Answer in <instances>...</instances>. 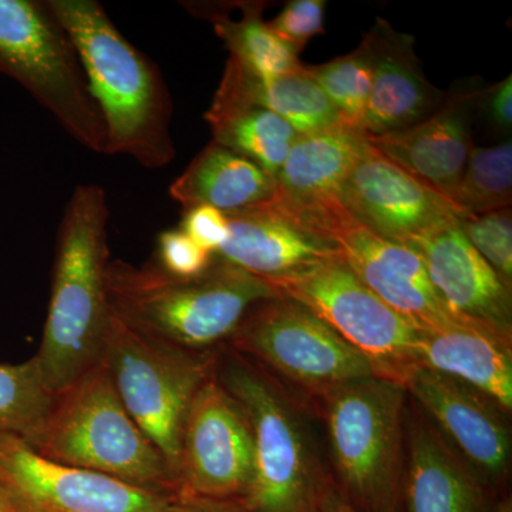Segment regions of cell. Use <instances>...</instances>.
<instances>
[{"mask_svg":"<svg viewBox=\"0 0 512 512\" xmlns=\"http://www.w3.org/2000/svg\"><path fill=\"white\" fill-rule=\"evenodd\" d=\"M72 40L106 128L107 156L150 170L177 156L174 104L163 74L111 22L96 0H46Z\"/></svg>","mask_w":512,"mask_h":512,"instance_id":"obj_1","label":"cell"},{"mask_svg":"<svg viewBox=\"0 0 512 512\" xmlns=\"http://www.w3.org/2000/svg\"><path fill=\"white\" fill-rule=\"evenodd\" d=\"M109 221L103 187L74 188L57 231L49 308L36 355L55 393L99 365L103 356L111 316L106 295Z\"/></svg>","mask_w":512,"mask_h":512,"instance_id":"obj_2","label":"cell"},{"mask_svg":"<svg viewBox=\"0 0 512 512\" xmlns=\"http://www.w3.org/2000/svg\"><path fill=\"white\" fill-rule=\"evenodd\" d=\"M106 295L111 315L127 328L204 352L228 342L256 303L284 293L214 255L211 268L194 279L174 278L154 264L114 259L107 265Z\"/></svg>","mask_w":512,"mask_h":512,"instance_id":"obj_3","label":"cell"},{"mask_svg":"<svg viewBox=\"0 0 512 512\" xmlns=\"http://www.w3.org/2000/svg\"><path fill=\"white\" fill-rule=\"evenodd\" d=\"M218 350L215 376L244 410L254 440V470L242 503L248 512H320L335 488L302 407L262 367Z\"/></svg>","mask_w":512,"mask_h":512,"instance_id":"obj_4","label":"cell"},{"mask_svg":"<svg viewBox=\"0 0 512 512\" xmlns=\"http://www.w3.org/2000/svg\"><path fill=\"white\" fill-rule=\"evenodd\" d=\"M407 399L402 383L383 376L350 380L313 399L336 491L357 511L400 512Z\"/></svg>","mask_w":512,"mask_h":512,"instance_id":"obj_5","label":"cell"},{"mask_svg":"<svg viewBox=\"0 0 512 512\" xmlns=\"http://www.w3.org/2000/svg\"><path fill=\"white\" fill-rule=\"evenodd\" d=\"M26 444L56 463L171 497L180 491L163 454L128 414L101 362L56 393L42 427Z\"/></svg>","mask_w":512,"mask_h":512,"instance_id":"obj_6","label":"cell"},{"mask_svg":"<svg viewBox=\"0 0 512 512\" xmlns=\"http://www.w3.org/2000/svg\"><path fill=\"white\" fill-rule=\"evenodd\" d=\"M0 74L20 84L80 146L106 154V128L82 63L46 2L0 0Z\"/></svg>","mask_w":512,"mask_h":512,"instance_id":"obj_7","label":"cell"},{"mask_svg":"<svg viewBox=\"0 0 512 512\" xmlns=\"http://www.w3.org/2000/svg\"><path fill=\"white\" fill-rule=\"evenodd\" d=\"M217 353L158 342L110 316L101 363L128 414L163 454L177 484L185 419L195 394L214 375Z\"/></svg>","mask_w":512,"mask_h":512,"instance_id":"obj_8","label":"cell"},{"mask_svg":"<svg viewBox=\"0 0 512 512\" xmlns=\"http://www.w3.org/2000/svg\"><path fill=\"white\" fill-rule=\"evenodd\" d=\"M227 346L312 400L350 380L380 376L325 320L285 295L256 303Z\"/></svg>","mask_w":512,"mask_h":512,"instance_id":"obj_9","label":"cell"},{"mask_svg":"<svg viewBox=\"0 0 512 512\" xmlns=\"http://www.w3.org/2000/svg\"><path fill=\"white\" fill-rule=\"evenodd\" d=\"M313 313L372 362L380 376L402 383L416 366L423 328L370 291L342 258L274 285Z\"/></svg>","mask_w":512,"mask_h":512,"instance_id":"obj_10","label":"cell"},{"mask_svg":"<svg viewBox=\"0 0 512 512\" xmlns=\"http://www.w3.org/2000/svg\"><path fill=\"white\" fill-rule=\"evenodd\" d=\"M448 448L498 498L511 468L507 413L467 384L414 366L402 382Z\"/></svg>","mask_w":512,"mask_h":512,"instance_id":"obj_11","label":"cell"},{"mask_svg":"<svg viewBox=\"0 0 512 512\" xmlns=\"http://www.w3.org/2000/svg\"><path fill=\"white\" fill-rule=\"evenodd\" d=\"M0 484L22 512H165L175 497L56 463L3 434Z\"/></svg>","mask_w":512,"mask_h":512,"instance_id":"obj_12","label":"cell"},{"mask_svg":"<svg viewBox=\"0 0 512 512\" xmlns=\"http://www.w3.org/2000/svg\"><path fill=\"white\" fill-rule=\"evenodd\" d=\"M252 470L251 426L214 372L195 394L185 419L178 493L242 500L251 484Z\"/></svg>","mask_w":512,"mask_h":512,"instance_id":"obj_13","label":"cell"},{"mask_svg":"<svg viewBox=\"0 0 512 512\" xmlns=\"http://www.w3.org/2000/svg\"><path fill=\"white\" fill-rule=\"evenodd\" d=\"M362 128L336 124L319 133L299 136L276 174L271 204L279 211L335 239L350 220L340 204V188L369 148Z\"/></svg>","mask_w":512,"mask_h":512,"instance_id":"obj_14","label":"cell"},{"mask_svg":"<svg viewBox=\"0 0 512 512\" xmlns=\"http://www.w3.org/2000/svg\"><path fill=\"white\" fill-rule=\"evenodd\" d=\"M339 198L357 224L402 244L471 217L372 144L346 178Z\"/></svg>","mask_w":512,"mask_h":512,"instance_id":"obj_15","label":"cell"},{"mask_svg":"<svg viewBox=\"0 0 512 512\" xmlns=\"http://www.w3.org/2000/svg\"><path fill=\"white\" fill-rule=\"evenodd\" d=\"M335 241L353 274L420 328L439 329L458 319L441 301L412 245L380 237L352 218L336 232Z\"/></svg>","mask_w":512,"mask_h":512,"instance_id":"obj_16","label":"cell"},{"mask_svg":"<svg viewBox=\"0 0 512 512\" xmlns=\"http://www.w3.org/2000/svg\"><path fill=\"white\" fill-rule=\"evenodd\" d=\"M229 238L217 258L276 285L342 258L338 242L271 202L229 214Z\"/></svg>","mask_w":512,"mask_h":512,"instance_id":"obj_17","label":"cell"},{"mask_svg":"<svg viewBox=\"0 0 512 512\" xmlns=\"http://www.w3.org/2000/svg\"><path fill=\"white\" fill-rule=\"evenodd\" d=\"M409 245L419 251L448 311L512 338L511 288L468 242L460 225L436 229Z\"/></svg>","mask_w":512,"mask_h":512,"instance_id":"obj_18","label":"cell"},{"mask_svg":"<svg viewBox=\"0 0 512 512\" xmlns=\"http://www.w3.org/2000/svg\"><path fill=\"white\" fill-rule=\"evenodd\" d=\"M476 99L477 92L446 96L426 120L384 136H367V140L384 157L451 201L474 147L470 113Z\"/></svg>","mask_w":512,"mask_h":512,"instance_id":"obj_19","label":"cell"},{"mask_svg":"<svg viewBox=\"0 0 512 512\" xmlns=\"http://www.w3.org/2000/svg\"><path fill=\"white\" fill-rule=\"evenodd\" d=\"M372 53L373 84L363 130L384 136L426 120L446 99L424 77L412 36L396 32L382 19L366 33Z\"/></svg>","mask_w":512,"mask_h":512,"instance_id":"obj_20","label":"cell"},{"mask_svg":"<svg viewBox=\"0 0 512 512\" xmlns=\"http://www.w3.org/2000/svg\"><path fill=\"white\" fill-rule=\"evenodd\" d=\"M406 447L400 512H487L497 500L417 407L406 414Z\"/></svg>","mask_w":512,"mask_h":512,"instance_id":"obj_21","label":"cell"},{"mask_svg":"<svg viewBox=\"0 0 512 512\" xmlns=\"http://www.w3.org/2000/svg\"><path fill=\"white\" fill-rule=\"evenodd\" d=\"M416 366L451 377L512 410V338L497 330L456 319L439 329H424Z\"/></svg>","mask_w":512,"mask_h":512,"instance_id":"obj_22","label":"cell"},{"mask_svg":"<svg viewBox=\"0 0 512 512\" xmlns=\"http://www.w3.org/2000/svg\"><path fill=\"white\" fill-rule=\"evenodd\" d=\"M275 178L248 158L211 141L170 185L183 210L208 205L225 215L258 207L274 198Z\"/></svg>","mask_w":512,"mask_h":512,"instance_id":"obj_23","label":"cell"},{"mask_svg":"<svg viewBox=\"0 0 512 512\" xmlns=\"http://www.w3.org/2000/svg\"><path fill=\"white\" fill-rule=\"evenodd\" d=\"M214 100L272 111L288 121L299 136L319 133L340 123L338 111L305 64L295 72L261 77L228 59Z\"/></svg>","mask_w":512,"mask_h":512,"instance_id":"obj_24","label":"cell"},{"mask_svg":"<svg viewBox=\"0 0 512 512\" xmlns=\"http://www.w3.org/2000/svg\"><path fill=\"white\" fill-rule=\"evenodd\" d=\"M266 2H237L239 16L232 18L229 2L185 3L192 15L208 20L224 42L229 59L247 72L275 77L295 72L303 64L299 53L269 28L264 20Z\"/></svg>","mask_w":512,"mask_h":512,"instance_id":"obj_25","label":"cell"},{"mask_svg":"<svg viewBox=\"0 0 512 512\" xmlns=\"http://www.w3.org/2000/svg\"><path fill=\"white\" fill-rule=\"evenodd\" d=\"M205 121L214 143L248 158L274 178L299 137L288 121L249 104L212 100Z\"/></svg>","mask_w":512,"mask_h":512,"instance_id":"obj_26","label":"cell"},{"mask_svg":"<svg viewBox=\"0 0 512 512\" xmlns=\"http://www.w3.org/2000/svg\"><path fill=\"white\" fill-rule=\"evenodd\" d=\"M55 396L36 356L18 365H0V434L29 443L42 427Z\"/></svg>","mask_w":512,"mask_h":512,"instance_id":"obj_27","label":"cell"},{"mask_svg":"<svg viewBox=\"0 0 512 512\" xmlns=\"http://www.w3.org/2000/svg\"><path fill=\"white\" fill-rule=\"evenodd\" d=\"M451 202L471 217L511 208V141L500 146L471 148L466 170Z\"/></svg>","mask_w":512,"mask_h":512,"instance_id":"obj_28","label":"cell"},{"mask_svg":"<svg viewBox=\"0 0 512 512\" xmlns=\"http://www.w3.org/2000/svg\"><path fill=\"white\" fill-rule=\"evenodd\" d=\"M342 123L362 128L373 84L372 53L365 37L349 55L319 66H306Z\"/></svg>","mask_w":512,"mask_h":512,"instance_id":"obj_29","label":"cell"},{"mask_svg":"<svg viewBox=\"0 0 512 512\" xmlns=\"http://www.w3.org/2000/svg\"><path fill=\"white\" fill-rule=\"evenodd\" d=\"M460 228L478 254L512 289L511 208L480 217H468L461 222Z\"/></svg>","mask_w":512,"mask_h":512,"instance_id":"obj_30","label":"cell"},{"mask_svg":"<svg viewBox=\"0 0 512 512\" xmlns=\"http://www.w3.org/2000/svg\"><path fill=\"white\" fill-rule=\"evenodd\" d=\"M158 268L180 279H194L211 268L214 255L181 229L161 232L157 242Z\"/></svg>","mask_w":512,"mask_h":512,"instance_id":"obj_31","label":"cell"},{"mask_svg":"<svg viewBox=\"0 0 512 512\" xmlns=\"http://www.w3.org/2000/svg\"><path fill=\"white\" fill-rule=\"evenodd\" d=\"M325 0H292L271 22L272 32L301 53L312 37L325 33Z\"/></svg>","mask_w":512,"mask_h":512,"instance_id":"obj_32","label":"cell"},{"mask_svg":"<svg viewBox=\"0 0 512 512\" xmlns=\"http://www.w3.org/2000/svg\"><path fill=\"white\" fill-rule=\"evenodd\" d=\"M180 229L212 255L218 254L229 238L227 215L208 205L185 210Z\"/></svg>","mask_w":512,"mask_h":512,"instance_id":"obj_33","label":"cell"},{"mask_svg":"<svg viewBox=\"0 0 512 512\" xmlns=\"http://www.w3.org/2000/svg\"><path fill=\"white\" fill-rule=\"evenodd\" d=\"M477 106H483L495 128L510 133L512 127V76L477 93Z\"/></svg>","mask_w":512,"mask_h":512,"instance_id":"obj_34","label":"cell"},{"mask_svg":"<svg viewBox=\"0 0 512 512\" xmlns=\"http://www.w3.org/2000/svg\"><path fill=\"white\" fill-rule=\"evenodd\" d=\"M165 512H248L238 498H210L178 493Z\"/></svg>","mask_w":512,"mask_h":512,"instance_id":"obj_35","label":"cell"},{"mask_svg":"<svg viewBox=\"0 0 512 512\" xmlns=\"http://www.w3.org/2000/svg\"><path fill=\"white\" fill-rule=\"evenodd\" d=\"M320 512H360L357 511L355 507H352L348 503V501L345 500V498L342 497L336 491V488H333L332 491H330L328 497H326L325 503L322 505V510Z\"/></svg>","mask_w":512,"mask_h":512,"instance_id":"obj_36","label":"cell"},{"mask_svg":"<svg viewBox=\"0 0 512 512\" xmlns=\"http://www.w3.org/2000/svg\"><path fill=\"white\" fill-rule=\"evenodd\" d=\"M0 512H22L19 505L15 503L12 495L0 484Z\"/></svg>","mask_w":512,"mask_h":512,"instance_id":"obj_37","label":"cell"},{"mask_svg":"<svg viewBox=\"0 0 512 512\" xmlns=\"http://www.w3.org/2000/svg\"><path fill=\"white\" fill-rule=\"evenodd\" d=\"M487 512H512V500L510 495H504L503 498H497L493 504H491L490 510Z\"/></svg>","mask_w":512,"mask_h":512,"instance_id":"obj_38","label":"cell"}]
</instances>
